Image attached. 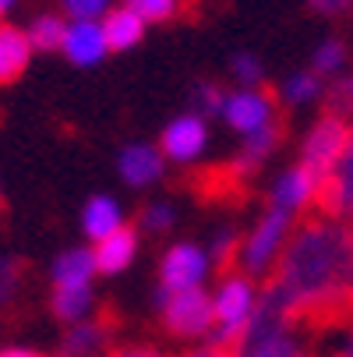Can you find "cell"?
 I'll return each mask as SVG.
<instances>
[{"label": "cell", "mask_w": 353, "mask_h": 357, "mask_svg": "<svg viewBox=\"0 0 353 357\" xmlns=\"http://www.w3.org/2000/svg\"><path fill=\"white\" fill-rule=\"evenodd\" d=\"M272 297L283 315L297 322L304 333L329 329L353 315V223L332 216H304L269 283L262 290Z\"/></svg>", "instance_id": "obj_1"}, {"label": "cell", "mask_w": 353, "mask_h": 357, "mask_svg": "<svg viewBox=\"0 0 353 357\" xmlns=\"http://www.w3.org/2000/svg\"><path fill=\"white\" fill-rule=\"evenodd\" d=\"M233 357H315V347L304 329L283 315L272 297L258 294V308L233 343Z\"/></svg>", "instance_id": "obj_2"}, {"label": "cell", "mask_w": 353, "mask_h": 357, "mask_svg": "<svg viewBox=\"0 0 353 357\" xmlns=\"http://www.w3.org/2000/svg\"><path fill=\"white\" fill-rule=\"evenodd\" d=\"M293 227H297V216L265 206L262 216L251 223V230L240 237L237 273H244L251 280H269V273L276 269V262H279V255H283Z\"/></svg>", "instance_id": "obj_3"}, {"label": "cell", "mask_w": 353, "mask_h": 357, "mask_svg": "<svg viewBox=\"0 0 353 357\" xmlns=\"http://www.w3.org/2000/svg\"><path fill=\"white\" fill-rule=\"evenodd\" d=\"M258 308V287L251 276L230 269L212 290V343L233 347Z\"/></svg>", "instance_id": "obj_4"}, {"label": "cell", "mask_w": 353, "mask_h": 357, "mask_svg": "<svg viewBox=\"0 0 353 357\" xmlns=\"http://www.w3.org/2000/svg\"><path fill=\"white\" fill-rule=\"evenodd\" d=\"M159 322L170 336L177 340H201L212 333V294L205 287H191V290H159L152 294Z\"/></svg>", "instance_id": "obj_5"}, {"label": "cell", "mask_w": 353, "mask_h": 357, "mask_svg": "<svg viewBox=\"0 0 353 357\" xmlns=\"http://www.w3.org/2000/svg\"><path fill=\"white\" fill-rule=\"evenodd\" d=\"M350 145V121L325 110L304 135V142H300V167H304L318 184L336 170V163L343 160V152Z\"/></svg>", "instance_id": "obj_6"}, {"label": "cell", "mask_w": 353, "mask_h": 357, "mask_svg": "<svg viewBox=\"0 0 353 357\" xmlns=\"http://www.w3.org/2000/svg\"><path fill=\"white\" fill-rule=\"evenodd\" d=\"M209 251L201 244H191V241H180V244H170L159 259V290H191V287H205L209 280Z\"/></svg>", "instance_id": "obj_7"}, {"label": "cell", "mask_w": 353, "mask_h": 357, "mask_svg": "<svg viewBox=\"0 0 353 357\" xmlns=\"http://www.w3.org/2000/svg\"><path fill=\"white\" fill-rule=\"evenodd\" d=\"M219 117L240 138L244 135H255V131L269 128L272 121H279L276 96L265 92V89H233V92H226V103H223V114Z\"/></svg>", "instance_id": "obj_8"}, {"label": "cell", "mask_w": 353, "mask_h": 357, "mask_svg": "<svg viewBox=\"0 0 353 357\" xmlns=\"http://www.w3.org/2000/svg\"><path fill=\"white\" fill-rule=\"evenodd\" d=\"M205 149H209V121L191 114V110L173 117L163 128V135H159V152H163L166 163L187 167V163L201 160V152H205Z\"/></svg>", "instance_id": "obj_9"}, {"label": "cell", "mask_w": 353, "mask_h": 357, "mask_svg": "<svg viewBox=\"0 0 353 357\" xmlns=\"http://www.w3.org/2000/svg\"><path fill=\"white\" fill-rule=\"evenodd\" d=\"M283 135H286L283 121H272L269 128H262V131H255V135H244V142H240V149H237V156L223 167V174H226L237 188L247 184L251 177H255V174L272 160V152L283 145Z\"/></svg>", "instance_id": "obj_10"}, {"label": "cell", "mask_w": 353, "mask_h": 357, "mask_svg": "<svg viewBox=\"0 0 353 357\" xmlns=\"http://www.w3.org/2000/svg\"><path fill=\"white\" fill-rule=\"evenodd\" d=\"M318 181L304 170V167H286L276 181H272V188H269V206L272 209H283V213H290V216H300L304 209H311L315 206V198H318Z\"/></svg>", "instance_id": "obj_11"}, {"label": "cell", "mask_w": 353, "mask_h": 357, "mask_svg": "<svg viewBox=\"0 0 353 357\" xmlns=\"http://www.w3.org/2000/svg\"><path fill=\"white\" fill-rule=\"evenodd\" d=\"M117 174L127 188H152L163 181L166 174V160H163V152L156 145H148V142H131L120 149V156H117Z\"/></svg>", "instance_id": "obj_12"}, {"label": "cell", "mask_w": 353, "mask_h": 357, "mask_svg": "<svg viewBox=\"0 0 353 357\" xmlns=\"http://www.w3.org/2000/svg\"><path fill=\"white\" fill-rule=\"evenodd\" d=\"M110 343H113V319L110 315H99V319L88 315V319L68 326L57 357H107Z\"/></svg>", "instance_id": "obj_13"}, {"label": "cell", "mask_w": 353, "mask_h": 357, "mask_svg": "<svg viewBox=\"0 0 353 357\" xmlns=\"http://www.w3.org/2000/svg\"><path fill=\"white\" fill-rule=\"evenodd\" d=\"M61 54H64L74 68H95V64H103V61L110 57L103 25H99V22H68Z\"/></svg>", "instance_id": "obj_14"}, {"label": "cell", "mask_w": 353, "mask_h": 357, "mask_svg": "<svg viewBox=\"0 0 353 357\" xmlns=\"http://www.w3.org/2000/svg\"><path fill=\"white\" fill-rule=\"evenodd\" d=\"M138 230L134 227H120L117 234L103 237V241H95L92 244V262H95V273L99 276H120L134 266L138 259Z\"/></svg>", "instance_id": "obj_15"}, {"label": "cell", "mask_w": 353, "mask_h": 357, "mask_svg": "<svg viewBox=\"0 0 353 357\" xmlns=\"http://www.w3.org/2000/svg\"><path fill=\"white\" fill-rule=\"evenodd\" d=\"M95 276L99 273H95V262H92V248H68L54 259V266H49L54 290H92Z\"/></svg>", "instance_id": "obj_16"}, {"label": "cell", "mask_w": 353, "mask_h": 357, "mask_svg": "<svg viewBox=\"0 0 353 357\" xmlns=\"http://www.w3.org/2000/svg\"><path fill=\"white\" fill-rule=\"evenodd\" d=\"M99 25H103L110 54H127V50H134L145 39V29H148L127 4H113L103 18H99Z\"/></svg>", "instance_id": "obj_17"}, {"label": "cell", "mask_w": 353, "mask_h": 357, "mask_svg": "<svg viewBox=\"0 0 353 357\" xmlns=\"http://www.w3.org/2000/svg\"><path fill=\"white\" fill-rule=\"evenodd\" d=\"M124 223V209H120V202L110 198V195H92L85 202V209H81V230L85 237L95 244V241H103L110 234H117Z\"/></svg>", "instance_id": "obj_18"}, {"label": "cell", "mask_w": 353, "mask_h": 357, "mask_svg": "<svg viewBox=\"0 0 353 357\" xmlns=\"http://www.w3.org/2000/svg\"><path fill=\"white\" fill-rule=\"evenodd\" d=\"M32 54H36V50H32L25 29L0 22V85L22 78L29 61H32Z\"/></svg>", "instance_id": "obj_19"}, {"label": "cell", "mask_w": 353, "mask_h": 357, "mask_svg": "<svg viewBox=\"0 0 353 357\" xmlns=\"http://www.w3.org/2000/svg\"><path fill=\"white\" fill-rule=\"evenodd\" d=\"M279 99H283L286 107H297V110H300V107H311V103H318V99H325V78L315 75L311 68L293 71V75L283 78Z\"/></svg>", "instance_id": "obj_20"}, {"label": "cell", "mask_w": 353, "mask_h": 357, "mask_svg": "<svg viewBox=\"0 0 353 357\" xmlns=\"http://www.w3.org/2000/svg\"><path fill=\"white\" fill-rule=\"evenodd\" d=\"M64 32H68V18H64V15H39V18H32V25L25 29V36H29V43H32L36 54H61Z\"/></svg>", "instance_id": "obj_21"}, {"label": "cell", "mask_w": 353, "mask_h": 357, "mask_svg": "<svg viewBox=\"0 0 353 357\" xmlns=\"http://www.w3.org/2000/svg\"><path fill=\"white\" fill-rule=\"evenodd\" d=\"M346 68H350V46H346L343 39L329 36V39H322V43L315 46V54H311V71H315V75H322V78L329 82V78L343 75Z\"/></svg>", "instance_id": "obj_22"}, {"label": "cell", "mask_w": 353, "mask_h": 357, "mask_svg": "<svg viewBox=\"0 0 353 357\" xmlns=\"http://www.w3.org/2000/svg\"><path fill=\"white\" fill-rule=\"evenodd\" d=\"M187 110L191 114H198V117H219L223 114V103H226V89L219 85V82H212V78H198L194 85H191V92H187Z\"/></svg>", "instance_id": "obj_23"}, {"label": "cell", "mask_w": 353, "mask_h": 357, "mask_svg": "<svg viewBox=\"0 0 353 357\" xmlns=\"http://www.w3.org/2000/svg\"><path fill=\"white\" fill-rule=\"evenodd\" d=\"M237 248H240V230H237V227H219V230L212 234V244H209V262H212V269H219V273L237 269Z\"/></svg>", "instance_id": "obj_24"}, {"label": "cell", "mask_w": 353, "mask_h": 357, "mask_svg": "<svg viewBox=\"0 0 353 357\" xmlns=\"http://www.w3.org/2000/svg\"><path fill=\"white\" fill-rule=\"evenodd\" d=\"M325 103H329L332 114L353 121V68H346L343 75L325 82Z\"/></svg>", "instance_id": "obj_25"}, {"label": "cell", "mask_w": 353, "mask_h": 357, "mask_svg": "<svg viewBox=\"0 0 353 357\" xmlns=\"http://www.w3.org/2000/svg\"><path fill=\"white\" fill-rule=\"evenodd\" d=\"M230 75H233L237 89H262V82H265V64L258 61V54H247V50H240V54L230 57Z\"/></svg>", "instance_id": "obj_26"}, {"label": "cell", "mask_w": 353, "mask_h": 357, "mask_svg": "<svg viewBox=\"0 0 353 357\" xmlns=\"http://www.w3.org/2000/svg\"><path fill=\"white\" fill-rule=\"evenodd\" d=\"M138 223H141V230L145 234H152V237H163V234H170L173 227H177V209L170 206V202H148V206L141 209V216H138Z\"/></svg>", "instance_id": "obj_27"}, {"label": "cell", "mask_w": 353, "mask_h": 357, "mask_svg": "<svg viewBox=\"0 0 353 357\" xmlns=\"http://www.w3.org/2000/svg\"><path fill=\"white\" fill-rule=\"evenodd\" d=\"M120 4H127L145 25H159L180 15V0H120Z\"/></svg>", "instance_id": "obj_28"}, {"label": "cell", "mask_w": 353, "mask_h": 357, "mask_svg": "<svg viewBox=\"0 0 353 357\" xmlns=\"http://www.w3.org/2000/svg\"><path fill=\"white\" fill-rule=\"evenodd\" d=\"M322 333L329 336V354L325 357H353V315L329 326V329H318L311 336H322Z\"/></svg>", "instance_id": "obj_29"}, {"label": "cell", "mask_w": 353, "mask_h": 357, "mask_svg": "<svg viewBox=\"0 0 353 357\" xmlns=\"http://www.w3.org/2000/svg\"><path fill=\"white\" fill-rule=\"evenodd\" d=\"M18 287H22V262L15 255H0V308L18 297Z\"/></svg>", "instance_id": "obj_30"}, {"label": "cell", "mask_w": 353, "mask_h": 357, "mask_svg": "<svg viewBox=\"0 0 353 357\" xmlns=\"http://www.w3.org/2000/svg\"><path fill=\"white\" fill-rule=\"evenodd\" d=\"M61 8L68 22H99L113 8V0H61Z\"/></svg>", "instance_id": "obj_31"}, {"label": "cell", "mask_w": 353, "mask_h": 357, "mask_svg": "<svg viewBox=\"0 0 353 357\" xmlns=\"http://www.w3.org/2000/svg\"><path fill=\"white\" fill-rule=\"evenodd\" d=\"M304 4L322 18H343L346 11H353V0H304Z\"/></svg>", "instance_id": "obj_32"}, {"label": "cell", "mask_w": 353, "mask_h": 357, "mask_svg": "<svg viewBox=\"0 0 353 357\" xmlns=\"http://www.w3.org/2000/svg\"><path fill=\"white\" fill-rule=\"evenodd\" d=\"M107 357H166V354L152 343H127V347H110Z\"/></svg>", "instance_id": "obj_33"}, {"label": "cell", "mask_w": 353, "mask_h": 357, "mask_svg": "<svg viewBox=\"0 0 353 357\" xmlns=\"http://www.w3.org/2000/svg\"><path fill=\"white\" fill-rule=\"evenodd\" d=\"M180 357H233V347H219V343H198L191 350H184Z\"/></svg>", "instance_id": "obj_34"}, {"label": "cell", "mask_w": 353, "mask_h": 357, "mask_svg": "<svg viewBox=\"0 0 353 357\" xmlns=\"http://www.w3.org/2000/svg\"><path fill=\"white\" fill-rule=\"evenodd\" d=\"M0 357H42V354L29 347H0Z\"/></svg>", "instance_id": "obj_35"}, {"label": "cell", "mask_w": 353, "mask_h": 357, "mask_svg": "<svg viewBox=\"0 0 353 357\" xmlns=\"http://www.w3.org/2000/svg\"><path fill=\"white\" fill-rule=\"evenodd\" d=\"M18 4V0H0V18H4V15H11V8Z\"/></svg>", "instance_id": "obj_36"}, {"label": "cell", "mask_w": 353, "mask_h": 357, "mask_svg": "<svg viewBox=\"0 0 353 357\" xmlns=\"http://www.w3.org/2000/svg\"><path fill=\"white\" fill-rule=\"evenodd\" d=\"M350 145H353V121H350Z\"/></svg>", "instance_id": "obj_37"}]
</instances>
